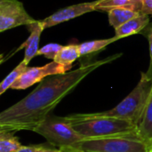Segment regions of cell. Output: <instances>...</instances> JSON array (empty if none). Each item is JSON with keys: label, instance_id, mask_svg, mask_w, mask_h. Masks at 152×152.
I'll use <instances>...</instances> for the list:
<instances>
[{"label": "cell", "instance_id": "cell-7", "mask_svg": "<svg viewBox=\"0 0 152 152\" xmlns=\"http://www.w3.org/2000/svg\"><path fill=\"white\" fill-rule=\"evenodd\" d=\"M71 68L72 66L61 65L53 61L42 67H28L11 88L13 90H25L37 83L42 82L47 77L67 73Z\"/></svg>", "mask_w": 152, "mask_h": 152}, {"label": "cell", "instance_id": "cell-10", "mask_svg": "<svg viewBox=\"0 0 152 152\" xmlns=\"http://www.w3.org/2000/svg\"><path fill=\"white\" fill-rule=\"evenodd\" d=\"M150 15L141 13L139 16L128 20L119 28L115 29V37L118 39L126 37L134 34L141 33L151 22Z\"/></svg>", "mask_w": 152, "mask_h": 152}, {"label": "cell", "instance_id": "cell-11", "mask_svg": "<svg viewBox=\"0 0 152 152\" xmlns=\"http://www.w3.org/2000/svg\"><path fill=\"white\" fill-rule=\"evenodd\" d=\"M138 135L152 149V89L138 124Z\"/></svg>", "mask_w": 152, "mask_h": 152}, {"label": "cell", "instance_id": "cell-13", "mask_svg": "<svg viewBox=\"0 0 152 152\" xmlns=\"http://www.w3.org/2000/svg\"><path fill=\"white\" fill-rule=\"evenodd\" d=\"M141 12H134L125 8H113L108 12L109 22L116 29L128 20L139 16Z\"/></svg>", "mask_w": 152, "mask_h": 152}, {"label": "cell", "instance_id": "cell-23", "mask_svg": "<svg viewBox=\"0 0 152 152\" xmlns=\"http://www.w3.org/2000/svg\"><path fill=\"white\" fill-rule=\"evenodd\" d=\"M150 152H152V150H151V151H150Z\"/></svg>", "mask_w": 152, "mask_h": 152}, {"label": "cell", "instance_id": "cell-9", "mask_svg": "<svg viewBox=\"0 0 152 152\" xmlns=\"http://www.w3.org/2000/svg\"><path fill=\"white\" fill-rule=\"evenodd\" d=\"M27 27L30 32V35L28 37V39L21 45H20V47L14 52V53L20 51V49L25 48V54H24L23 61L28 65L30 61L35 56H37V52L39 50L38 45L40 41V37L45 28L41 20H37L35 23L30 24Z\"/></svg>", "mask_w": 152, "mask_h": 152}, {"label": "cell", "instance_id": "cell-1", "mask_svg": "<svg viewBox=\"0 0 152 152\" xmlns=\"http://www.w3.org/2000/svg\"><path fill=\"white\" fill-rule=\"evenodd\" d=\"M122 56L116 53L102 60L82 64L64 74L45 77L26 97L0 113V132L33 131L51 111L88 75Z\"/></svg>", "mask_w": 152, "mask_h": 152}, {"label": "cell", "instance_id": "cell-19", "mask_svg": "<svg viewBox=\"0 0 152 152\" xmlns=\"http://www.w3.org/2000/svg\"><path fill=\"white\" fill-rule=\"evenodd\" d=\"M141 33H142L149 41V50H150V66L147 70L146 75L152 78V22L150 23Z\"/></svg>", "mask_w": 152, "mask_h": 152}, {"label": "cell", "instance_id": "cell-3", "mask_svg": "<svg viewBox=\"0 0 152 152\" xmlns=\"http://www.w3.org/2000/svg\"><path fill=\"white\" fill-rule=\"evenodd\" d=\"M151 89L152 78L149 77L146 73H142L137 86L121 102L111 110L93 114L97 117H110L131 120L138 126Z\"/></svg>", "mask_w": 152, "mask_h": 152}, {"label": "cell", "instance_id": "cell-20", "mask_svg": "<svg viewBox=\"0 0 152 152\" xmlns=\"http://www.w3.org/2000/svg\"><path fill=\"white\" fill-rule=\"evenodd\" d=\"M17 152H61L58 148H51L44 145H36V146H22L20 150Z\"/></svg>", "mask_w": 152, "mask_h": 152}, {"label": "cell", "instance_id": "cell-15", "mask_svg": "<svg viewBox=\"0 0 152 152\" xmlns=\"http://www.w3.org/2000/svg\"><path fill=\"white\" fill-rule=\"evenodd\" d=\"M119 40L117 37H113L110 38H106V39H98V40H92V41H86L82 44H79V52L80 55L82 56H86L91 53H97L105 47H107L109 45Z\"/></svg>", "mask_w": 152, "mask_h": 152}, {"label": "cell", "instance_id": "cell-24", "mask_svg": "<svg viewBox=\"0 0 152 152\" xmlns=\"http://www.w3.org/2000/svg\"><path fill=\"white\" fill-rule=\"evenodd\" d=\"M151 150H152V149H151Z\"/></svg>", "mask_w": 152, "mask_h": 152}, {"label": "cell", "instance_id": "cell-4", "mask_svg": "<svg viewBox=\"0 0 152 152\" xmlns=\"http://www.w3.org/2000/svg\"><path fill=\"white\" fill-rule=\"evenodd\" d=\"M58 149L74 147L84 138L74 129L67 117L48 115L34 130Z\"/></svg>", "mask_w": 152, "mask_h": 152}, {"label": "cell", "instance_id": "cell-6", "mask_svg": "<svg viewBox=\"0 0 152 152\" xmlns=\"http://www.w3.org/2000/svg\"><path fill=\"white\" fill-rule=\"evenodd\" d=\"M37 20L25 10L18 0H0V32L19 27L28 26Z\"/></svg>", "mask_w": 152, "mask_h": 152}, {"label": "cell", "instance_id": "cell-2", "mask_svg": "<svg viewBox=\"0 0 152 152\" xmlns=\"http://www.w3.org/2000/svg\"><path fill=\"white\" fill-rule=\"evenodd\" d=\"M67 118L84 140L118 135H138V126L127 119L97 117L93 113L73 114L67 116Z\"/></svg>", "mask_w": 152, "mask_h": 152}, {"label": "cell", "instance_id": "cell-5", "mask_svg": "<svg viewBox=\"0 0 152 152\" xmlns=\"http://www.w3.org/2000/svg\"><path fill=\"white\" fill-rule=\"evenodd\" d=\"M82 152H150L151 148L139 135H118L85 139L74 146Z\"/></svg>", "mask_w": 152, "mask_h": 152}, {"label": "cell", "instance_id": "cell-12", "mask_svg": "<svg viewBox=\"0 0 152 152\" xmlns=\"http://www.w3.org/2000/svg\"><path fill=\"white\" fill-rule=\"evenodd\" d=\"M113 8H125L142 13L143 0H100L96 11L101 10L108 12Z\"/></svg>", "mask_w": 152, "mask_h": 152}, {"label": "cell", "instance_id": "cell-8", "mask_svg": "<svg viewBox=\"0 0 152 152\" xmlns=\"http://www.w3.org/2000/svg\"><path fill=\"white\" fill-rule=\"evenodd\" d=\"M100 0H96L94 2H87V3H81L73 5H69L68 7L62 8L52 15L48 16L47 18L44 19L42 21L43 26L45 28L53 27L60 23L68 21L69 20L75 19L78 16H81L85 13L96 11V6L99 4Z\"/></svg>", "mask_w": 152, "mask_h": 152}, {"label": "cell", "instance_id": "cell-17", "mask_svg": "<svg viewBox=\"0 0 152 152\" xmlns=\"http://www.w3.org/2000/svg\"><path fill=\"white\" fill-rule=\"evenodd\" d=\"M22 146L14 133L0 132V152H17Z\"/></svg>", "mask_w": 152, "mask_h": 152}, {"label": "cell", "instance_id": "cell-22", "mask_svg": "<svg viewBox=\"0 0 152 152\" xmlns=\"http://www.w3.org/2000/svg\"><path fill=\"white\" fill-rule=\"evenodd\" d=\"M61 152H82L81 151L77 150L75 147H69V148H61L60 149Z\"/></svg>", "mask_w": 152, "mask_h": 152}, {"label": "cell", "instance_id": "cell-21", "mask_svg": "<svg viewBox=\"0 0 152 152\" xmlns=\"http://www.w3.org/2000/svg\"><path fill=\"white\" fill-rule=\"evenodd\" d=\"M142 13L152 16V0H143Z\"/></svg>", "mask_w": 152, "mask_h": 152}, {"label": "cell", "instance_id": "cell-16", "mask_svg": "<svg viewBox=\"0 0 152 152\" xmlns=\"http://www.w3.org/2000/svg\"><path fill=\"white\" fill-rule=\"evenodd\" d=\"M28 64H26L23 61L19 63L18 66H16L8 76L5 77V78L1 82L0 84V95H3L9 88L12 87V86L17 81V79L27 70Z\"/></svg>", "mask_w": 152, "mask_h": 152}, {"label": "cell", "instance_id": "cell-18", "mask_svg": "<svg viewBox=\"0 0 152 152\" xmlns=\"http://www.w3.org/2000/svg\"><path fill=\"white\" fill-rule=\"evenodd\" d=\"M63 46L56 44V43H50L45 45H44L42 48H40L37 52V55H43L47 59L54 61L56 55L59 53V52L61 50Z\"/></svg>", "mask_w": 152, "mask_h": 152}, {"label": "cell", "instance_id": "cell-14", "mask_svg": "<svg viewBox=\"0 0 152 152\" xmlns=\"http://www.w3.org/2000/svg\"><path fill=\"white\" fill-rule=\"evenodd\" d=\"M79 57H81L79 52V45L72 44L63 46L59 53L56 55L53 61L61 65L72 66L73 62L77 61Z\"/></svg>", "mask_w": 152, "mask_h": 152}]
</instances>
